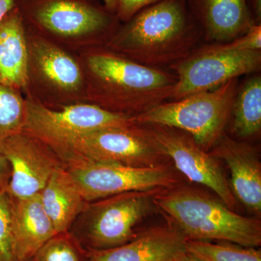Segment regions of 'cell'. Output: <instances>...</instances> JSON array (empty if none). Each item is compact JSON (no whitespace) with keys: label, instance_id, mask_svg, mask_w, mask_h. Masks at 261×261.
Wrapping results in <instances>:
<instances>
[{"label":"cell","instance_id":"cell-1","mask_svg":"<svg viewBox=\"0 0 261 261\" xmlns=\"http://www.w3.org/2000/svg\"><path fill=\"white\" fill-rule=\"evenodd\" d=\"M85 82L87 103L109 112L135 117L171 99L175 73L139 64L104 46L77 56Z\"/></svg>","mask_w":261,"mask_h":261},{"label":"cell","instance_id":"cell-2","mask_svg":"<svg viewBox=\"0 0 261 261\" xmlns=\"http://www.w3.org/2000/svg\"><path fill=\"white\" fill-rule=\"evenodd\" d=\"M202 38L188 0H161L121 23L104 47L139 64L169 68Z\"/></svg>","mask_w":261,"mask_h":261},{"label":"cell","instance_id":"cell-3","mask_svg":"<svg viewBox=\"0 0 261 261\" xmlns=\"http://www.w3.org/2000/svg\"><path fill=\"white\" fill-rule=\"evenodd\" d=\"M158 209L187 240L261 245V221L231 210L219 197L181 184L156 196Z\"/></svg>","mask_w":261,"mask_h":261},{"label":"cell","instance_id":"cell-4","mask_svg":"<svg viewBox=\"0 0 261 261\" xmlns=\"http://www.w3.org/2000/svg\"><path fill=\"white\" fill-rule=\"evenodd\" d=\"M25 28L75 56L105 46L121 22L96 0H15Z\"/></svg>","mask_w":261,"mask_h":261},{"label":"cell","instance_id":"cell-5","mask_svg":"<svg viewBox=\"0 0 261 261\" xmlns=\"http://www.w3.org/2000/svg\"><path fill=\"white\" fill-rule=\"evenodd\" d=\"M239 87L238 78L211 90L164 102L134 117L140 124L172 127L186 132L208 152L224 134Z\"/></svg>","mask_w":261,"mask_h":261},{"label":"cell","instance_id":"cell-6","mask_svg":"<svg viewBox=\"0 0 261 261\" xmlns=\"http://www.w3.org/2000/svg\"><path fill=\"white\" fill-rule=\"evenodd\" d=\"M162 190L125 192L88 202L78 217L83 221L78 235L73 236L89 252L128 243L140 233L143 221L159 211L155 198Z\"/></svg>","mask_w":261,"mask_h":261},{"label":"cell","instance_id":"cell-7","mask_svg":"<svg viewBox=\"0 0 261 261\" xmlns=\"http://www.w3.org/2000/svg\"><path fill=\"white\" fill-rule=\"evenodd\" d=\"M25 32L29 59L25 96L51 109L87 103L78 57L27 28Z\"/></svg>","mask_w":261,"mask_h":261},{"label":"cell","instance_id":"cell-8","mask_svg":"<svg viewBox=\"0 0 261 261\" xmlns=\"http://www.w3.org/2000/svg\"><path fill=\"white\" fill-rule=\"evenodd\" d=\"M63 163L73 160L137 168L172 165L145 124L108 127L75 137L57 152Z\"/></svg>","mask_w":261,"mask_h":261},{"label":"cell","instance_id":"cell-9","mask_svg":"<svg viewBox=\"0 0 261 261\" xmlns=\"http://www.w3.org/2000/svg\"><path fill=\"white\" fill-rule=\"evenodd\" d=\"M64 164L87 202L125 192L172 188L181 184L179 173L173 165L137 168L83 160Z\"/></svg>","mask_w":261,"mask_h":261},{"label":"cell","instance_id":"cell-10","mask_svg":"<svg viewBox=\"0 0 261 261\" xmlns=\"http://www.w3.org/2000/svg\"><path fill=\"white\" fill-rule=\"evenodd\" d=\"M260 68L261 50H237L226 43L198 47L168 68L177 76L171 99L211 90L233 79L257 73Z\"/></svg>","mask_w":261,"mask_h":261},{"label":"cell","instance_id":"cell-11","mask_svg":"<svg viewBox=\"0 0 261 261\" xmlns=\"http://www.w3.org/2000/svg\"><path fill=\"white\" fill-rule=\"evenodd\" d=\"M25 99L23 130L42 141L56 153L75 137L87 132L137 123L134 117L109 112L89 103L51 109L29 96H25Z\"/></svg>","mask_w":261,"mask_h":261},{"label":"cell","instance_id":"cell-12","mask_svg":"<svg viewBox=\"0 0 261 261\" xmlns=\"http://www.w3.org/2000/svg\"><path fill=\"white\" fill-rule=\"evenodd\" d=\"M171 160L173 167L190 181L207 187L231 210L238 207L219 160L202 148L186 132L161 125L145 124Z\"/></svg>","mask_w":261,"mask_h":261},{"label":"cell","instance_id":"cell-13","mask_svg":"<svg viewBox=\"0 0 261 261\" xmlns=\"http://www.w3.org/2000/svg\"><path fill=\"white\" fill-rule=\"evenodd\" d=\"M0 151L11 166L6 192L13 199L40 193L55 171L65 166L49 146L23 130L0 139Z\"/></svg>","mask_w":261,"mask_h":261},{"label":"cell","instance_id":"cell-14","mask_svg":"<svg viewBox=\"0 0 261 261\" xmlns=\"http://www.w3.org/2000/svg\"><path fill=\"white\" fill-rule=\"evenodd\" d=\"M211 153L226 163L230 188L238 202L257 216L261 214V163L255 147L223 135Z\"/></svg>","mask_w":261,"mask_h":261},{"label":"cell","instance_id":"cell-15","mask_svg":"<svg viewBox=\"0 0 261 261\" xmlns=\"http://www.w3.org/2000/svg\"><path fill=\"white\" fill-rule=\"evenodd\" d=\"M185 252L187 239L168 223L141 230L121 246L89 252V261H178Z\"/></svg>","mask_w":261,"mask_h":261},{"label":"cell","instance_id":"cell-16","mask_svg":"<svg viewBox=\"0 0 261 261\" xmlns=\"http://www.w3.org/2000/svg\"><path fill=\"white\" fill-rule=\"evenodd\" d=\"M188 5L202 38L211 44L231 42L257 25L247 0H188Z\"/></svg>","mask_w":261,"mask_h":261},{"label":"cell","instance_id":"cell-17","mask_svg":"<svg viewBox=\"0 0 261 261\" xmlns=\"http://www.w3.org/2000/svg\"><path fill=\"white\" fill-rule=\"evenodd\" d=\"M10 200L15 256L18 261H32L38 250L58 233L39 194L24 199L10 197Z\"/></svg>","mask_w":261,"mask_h":261},{"label":"cell","instance_id":"cell-18","mask_svg":"<svg viewBox=\"0 0 261 261\" xmlns=\"http://www.w3.org/2000/svg\"><path fill=\"white\" fill-rule=\"evenodd\" d=\"M28 59L25 25L14 6L0 22V84L17 89L25 96Z\"/></svg>","mask_w":261,"mask_h":261},{"label":"cell","instance_id":"cell-19","mask_svg":"<svg viewBox=\"0 0 261 261\" xmlns=\"http://www.w3.org/2000/svg\"><path fill=\"white\" fill-rule=\"evenodd\" d=\"M39 197L58 233L70 231L88 203L65 166L51 174Z\"/></svg>","mask_w":261,"mask_h":261},{"label":"cell","instance_id":"cell-20","mask_svg":"<svg viewBox=\"0 0 261 261\" xmlns=\"http://www.w3.org/2000/svg\"><path fill=\"white\" fill-rule=\"evenodd\" d=\"M231 130L239 140L257 137L261 130V76L255 75L238 87L231 107Z\"/></svg>","mask_w":261,"mask_h":261},{"label":"cell","instance_id":"cell-21","mask_svg":"<svg viewBox=\"0 0 261 261\" xmlns=\"http://www.w3.org/2000/svg\"><path fill=\"white\" fill-rule=\"evenodd\" d=\"M187 240V252L202 261H261V250L226 241Z\"/></svg>","mask_w":261,"mask_h":261},{"label":"cell","instance_id":"cell-22","mask_svg":"<svg viewBox=\"0 0 261 261\" xmlns=\"http://www.w3.org/2000/svg\"><path fill=\"white\" fill-rule=\"evenodd\" d=\"M25 116L24 94L0 84V139L23 130Z\"/></svg>","mask_w":261,"mask_h":261},{"label":"cell","instance_id":"cell-23","mask_svg":"<svg viewBox=\"0 0 261 261\" xmlns=\"http://www.w3.org/2000/svg\"><path fill=\"white\" fill-rule=\"evenodd\" d=\"M32 261H89V252L70 231L58 233L38 250Z\"/></svg>","mask_w":261,"mask_h":261},{"label":"cell","instance_id":"cell-24","mask_svg":"<svg viewBox=\"0 0 261 261\" xmlns=\"http://www.w3.org/2000/svg\"><path fill=\"white\" fill-rule=\"evenodd\" d=\"M0 261H18L12 235L11 200L6 190L0 191Z\"/></svg>","mask_w":261,"mask_h":261},{"label":"cell","instance_id":"cell-25","mask_svg":"<svg viewBox=\"0 0 261 261\" xmlns=\"http://www.w3.org/2000/svg\"><path fill=\"white\" fill-rule=\"evenodd\" d=\"M226 44L228 47L237 50H261V24L254 25L241 37Z\"/></svg>","mask_w":261,"mask_h":261},{"label":"cell","instance_id":"cell-26","mask_svg":"<svg viewBox=\"0 0 261 261\" xmlns=\"http://www.w3.org/2000/svg\"><path fill=\"white\" fill-rule=\"evenodd\" d=\"M161 0H118L116 15L121 23L128 21L135 14Z\"/></svg>","mask_w":261,"mask_h":261},{"label":"cell","instance_id":"cell-27","mask_svg":"<svg viewBox=\"0 0 261 261\" xmlns=\"http://www.w3.org/2000/svg\"><path fill=\"white\" fill-rule=\"evenodd\" d=\"M12 176V168L10 162L0 151V191L6 190Z\"/></svg>","mask_w":261,"mask_h":261},{"label":"cell","instance_id":"cell-28","mask_svg":"<svg viewBox=\"0 0 261 261\" xmlns=\"http://www.w3.org/2000/svg\"><path fill=\"white\" fill-rule=\"evenodd\" d=\"M249 3H250V4L248 5L249 10L254 21L257 25L261 24V0H250V2H247V4Z\"/></svg>","mask_w":261,"mask_h":261},{"label":"cell","instance_id":"cell-29","mask_svg":"<svg viewBox=\"0 0 261 261\" xmlns=\"http://www.w3.org/2000/svg\"><path fill=\"white\" fill-rule=\"evenodd\" d=\"M15 0H0V22L14 7Z\"/></svg>","mask_w":261,"mask_h":261},{"label":"cell","instance_id":"cell-30","mask_svg":"<svg viewBox=\"0 0 261 261\" xmlns=\"http://www.w3.org/2000/svg\"><path fill=\"white\" fill-rule=\"evenodd\" d=\"M103 5L105 8L113 13L116 15L117 9H118V0H102Z\"/></svg>","mask_w":261,"mask_h":261},{"label":"cell","instance_id":"cell-31","mask_svg":"<svg viewBox=\"0 0 261 261\" xmlns=\"http://www.w3.org/2000/svg\"><path fill=\"white\" fill-rule=\"evenodd\" d=\"M178 261H202L199 260L198 258L193 256L191 254L188 253V252H185V254L181 255V257L178 259Z\"/></svg>","mask_w":261,"mask_h":261}]
</instances>
